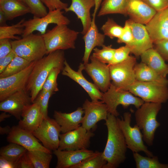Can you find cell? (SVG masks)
I'll use <instances>...</instances> for the list:
<instances>
[{"label":"cell","instance_id":"1","mask_svg":"<svg viewBox=\"0 0 168 168\" xmlns=\"http://www.w3.org/2000/svg\"><path fill=\"white\" fill-rule=\"evenodd\" d=\"M117 117L108 113L105 123L108 131L106 143L102 154L107 162L105 168H117L126 159L127 147L119 126Z\"/></svg>","mask_w":168,"mask_h":168},{"label":"cell","instance_id":"2","mask_svg":"<svg viewBox=\"0 0 168 168\" xmlns=\"http://www.w3.org/2000/svg\"><path fill=\"white\" fill-rule=\"evenodd\" d=\"M63 50H58L44 56L35 61L33 68L29 75L26 90L29 92L33 103L41 90L42 86L49 74L54 68H63L65 61Z\"/></svg>","mask_w":168,"mask_h":168},{"label":"cell","instance_id":"3","mask_svg":"<svg viewBox=\"0 0 168 168\" xmlns=\"http://www.w3.org/2000/svg\"><path fill=\"white\" fill-rule=\"evenodd\" d=\"M161 104L144 102L135 113L136 124L142 131L144 141L149 146L152 145L155 133L160 125L156 118Z\"/></svg>","mask_w":168,"mask_h":168},{"label":"cell","instance_id":"4","mask_svg":"<svg viewBox=\"0 0 168 168\" xmlns=\"http://www.w3.org/2000/svg\"><path fill=\"white\" fill-rule=\"evenodd\" d=\"M67 26L56 25L42 35L46 49L47 55L58 50L75 48V41L79 33Z\"/></svg>","mask_w":168,"mask_h":168},{"label":"cell","instance_id":"5","mask_svg":"<svg viewBox=\"0 0 168 168\" xmlns=\"http://www.w3.org/2000/svg\"><path fill=\"white\" fill-rule=\"evenodd\" d=\"M12 51L16 55L30 62L37 61L47 55L41 35L31 33L22 38L11 41Z\"/></svg>","mask_w":168,"mask_h":168},{"label":"cell","instance_id":"6","mask_svg":"<svg viewBox=\"0 0 168 168\" xmlns=\"http://www.w3.org/2000/svg\"><path fill=\"white\" fill-rule=\"evenodd\" d=\"M101 100L106 105L109 113L116 117L119 115L117 110L118 105L127 108L133 105L137 109L144 103L142 99L129 91L119 89L112 83L108 90L103 93Z\"/></svg>","mask_w":168,"mask_h":168},{"label":"cell","instance_id":"7","mask_svg":"<svg viewBox=\"0 0 168 168\" xmlns=\"http://www.w3.org/2000/svg\"><path fill=\"white\" fill-rule=\"evenodd\" d=\"M118 124L124 136L127 148L134 152H144L147 156H154L144 144L142 134L137 124L131 126V114L125 112L123 117H117Z\"/></svg>","mask_w":168,"mask_h":168},{"label":"cell","instance_id":"8","mask_svg":"<svg viewBox=\"0 0 168 168\" xmlns=\"http://www.w3.org/2000/svg\"><path fill=\"white\" fill-rule=\"evenodd\" d=\"M128 91L144 102L162 104L168 100V86L157 82L136 80Z\"/></svg>","mask_w":168,"mask_h":168},{"label":"cell","instance_id":"9","mask_svg":"<svg viewBox=\"0 0 168 168\" xmlns=\"http://www.w3.org/2000/svg\"><path fill=\"white\" fill-rule=\"evenodd\" d=\"M136 63V57L129 56L122 62L108 64L111 83L119 89L128 91L129 87L136 80L134 68Z\"/></svg>","mask_w":168,"mask_h":168},{"label":"cell","instance_id":"10","mask_svg":"<svg viewBox=\"0 0 168 168\" xmlns=\"http://www.w3.org/2000/svg\"><path fill=\"white\" fill-rule=\"evenodd\" d=\"M62 10L56 9L49 11L45 16L41 17H33L32 19L25 21L23 23L24 30L22 37L28 35L35 31H39L41 35L44 34L49 25H68L70 22L69 19L64 16Z\"/></svg>","mask_w":168,"mask_h":168},{"label":"cell","instance_id":"11","mask_svg":"<svg viewBox=\"0 0 168 168\" xmlns=\"http://www.w3.org/2000/svg\"><path fill=\"white\" fill-rule=\"evenodd\" d=\"M61 132L60 126L56 120L49 117L44 119L32 133L45 148L54 151L58 148Z\"/></svg>","mask_w":168,"mask_h":168},{"label":"cell","instance_id":"12","mask_svg":"<svg viewBox=\"0 0 168 168\" xmlns=\"http://www.w3.org/2000/svg\"><path fill=\"white\" fill-rule=\"evenodd\" d=\"M94 135L92 131L80 126L74 130L60 134L58 149L74 150L87 149L90 145L91 138Z\"/></svg>","mask_w":168,"mask_h":168},{"label":"cell","instance_id":"13","mask_svg":"<svg viewBox=\"0 0 168 168\" xmlns=\"http://www.w3.org/2000/svg\"><path fill=\"white\" fill-rule=\"evenodd\" d=\"M35 61L26 68L15 74L0 78V101L18 91L26 90V86Z\"/></svg>","mask_w":168,"mask_h":168},{"label":"cell","instance_id":"14","mask_svg":"<svg viewBox=\"0 0 168 168\" xmlns=\"http://www.w3.org/2000/svg\"><path fill=\"white\" fill-rule=\"evenodd\" d=\"M84 116L82 126L87 130L94 131L97 124L101 120L105 121L108 114L106 105L102 100L91 101L86 99L82 105Z\"/></svg>","mask_w":168,"mask_h":168},{"label":"cell","instance_id":"15","mask_svg":"<svg viewBox=\"0 0 168 168\" xmlns=\"http://www.w3.org/2000/svg\"><path fill=\"white\" fill-rule=\"evenodd\" d=\"M90 59L91 62L84 64V70L98 89L102 92H105L111 84L109 66L98 61L92 55Z\"/></svg>","mask_w":168,"mask_h":168},{"label":"cell","instance_id":"16","mask_svg":"<svg viewBox=\"0 0 168 168\" xmlns=\"http://www.w3.org/2000/svg\"><path fill=\"white\" fill-rule=\"evenodd\" d=\"M32 103L31 97L26 90L16 92L0 103V110L8 113L20 120L24 109Z\"/></svg>","mask_w":168,"mask_h":168},{"label":"cell","instance_id":"17","mask_svg":"<svg viewBox=\"0 0 168 168\" xmlns=\"http://www.w3.org/2000/svg\"><path fill=\"white\" fill-rule=\"evenodd\" d=\"M83 63H81L77 71L73 70L65 60L62 74L66 76L79 84L87 93L91 100H102L103 92L100 91L94 83L88 81L83 76Z\"/></svg>","mask_w":168,"mask_h":168},{"label":"cell","instance_id":"18","mask_svg":"<svg viewBox=\"0 0 168 168\" xmlns=\"http://www.w3.org/2000/svg\"><path fill=\"white\" fill-rule=\"evenodd\" d=\"M7 140L25 148L28 151L39 150L52 153V151L40 143L31 132L25 130L18 125L12 127L8 134Z\"/></svg>","mask_w":168,"mask_h":168},{"label":"cell","instance_id":"19","mask_svg":"<svg viewBox=\"0 0 168 168\" xmlns=\"http://www.w3.org/2000/svg\"><path fill=\"white\" fill-rule=\"evenodd\" d=\"M132 31L133 44L131 53L136 57L153 47V41L145 25L136 23L129 19L127 20Z\"/></svg>","mask_w":168,"mask_h":168},{"label":"cell","instance_id":"20","mask_svg":"<svg viewBox=\"0 0 168 168\" xmlns=\"http://www.w3.org/2000/svg\"><path fill=\"white\" fill-rule=\"evenodd\" d=\"M95 152L87 149L74 150L57 149L53 151L57 159L56 168H72L86 158L92 155Z\"/></svg>","mask_w":168,"mask_h":168},{"label":"cell","instance_id":"21","mask_svg":"<svg viewBox=\"0 0 168 168\" xmlns=\"http://www.w3.org/2000/svg\"><path fill=\"white\" fill-rule=\"evenodd\" d=\"M145 26L153 42L168 39V7L157 12Z\"/></svg>","mask_w":168,"mask_h":168},{"label":"cell","instance_id":"22","mask_svg":"<svg viewBox=\"0 0 168 168\" xmlns=\"http://www.w3.org/2000/svg\"><path fill=\"white\" fill-rule=\"evenodd\" d=\"M157 12L142 0H129L127 15L134 22L147 25Z\"/></svg>","mask_w":168,"mask_h":168},{"label":"cell","instance_id":"23","mask_svg":"<svg viewBox=\"0 0 168 168\" xmlns=\"http://www.w3.org/2000/svg\"><path fill=\"white\" fill-rule=\"evenodd\" d=\"M72 2L69 7L66 8V12H72L74 13L77 18L82 22L83 29L81 32L85 35L91 25L92 19L91 16L90 10L95 7V0H71Z\"/></svg>","mask_w":168,"mask_h":168},{"label":"cell","instance_id":"24","mask_svg":"<svg viewBox=\"0 0 168 168\" xmlns=\"http://www.w3.org/2000/svg\"><path fill=\"white\" fill-rule=\"evenodd\" d=\"M21 118L18 126L32 133L37 128L44 119L39 105L35 102L33 103L24 109Z\"/></svg>","mask_w":168,"mask_h":168},{"label":"cell","instance_id":"25","mask_svg":"<svg viewBox=\"0 0 168 168\" xmlns=\"http://www.w3.org/2000/svg\"><path fill=\"white\" fill-rule=\"evenodd\" d=\"M84 111L82 107H79L75 111L70 113L55 111L54 117L60 125L61 132L65 133L74 130L80 126Z\"/></svg>","mask_w":168,"mask_h":168},{"label":"cell","instance_id":"26","mask_svg":"<svg viewBox=\"0 0 168 168\" xmlns=\"http://www.w3.org/2000/svg\"><path fill=\"white\" fill-rule=\"evenodd\" d=\"M95 18H92L90 27L83 37L85 44L82 59L84 64L88 63L91 53L94 48L96 46L102 47L104 45L105 35L99 32Z\"/></svg>","mask_w":168,"mask_h":168},{"label":"cell","instance_id":"27","mask_svg":"<svg viewBox=\"0 0 168 168\" xmlns=\"http://www.w3.org/2000/svg\"><path fill=\"white\" fill-rule=\"evenodd\" d=\"M141 62L146 64L160 76L166 77L168 65L153 48H150L140 56Z\"/></svg>","mask_w":168,"mask_h":168},{"label":"cell","instance_id":"28","mask_svg":"<svg viewBox=\"0 0 168 168\" xmlns=\"http://www.w3.org/2000/svg\"><path fill=\"white\" fill-rule=\"evenodd\" d=\"M0 10L7 20L30 13L29 9L19 0H0Z\"/></svg>","mask_w":168,"mask_h":168},{"label":"cell","instance_id":"29","mask_svg":"<svg viewBox=\"0 0 168 168\" xmlns=\"http://www.w3.org/2000/svg\"><path fill=\"white\" fill-rule=\"evenodd\" d=\"M136 80L142 82H155L168 85V80L159 75L144 63H136L134 68Z\"/></svg>","mask_w":168,"mask_h":168},{"label":"cell","instance_id":"30","mask_svg":"<svg viewBox=\"0 0 168 168\" xmlns=\"http://www.w3.org/2000/svg\"><path fill=\"white\" fill-rule=\"evenodd\" d=\"M129 0H103L97 14L100 17L108 14H119L127 15Z\"/></svg>","mask_w":168,"mask_h":168},{"label":"cell","instance_id":"31","mask_svg":"<svg viewBox=\"0 0 168 168\" xmlns=\"http://www.w3.org/2000/svg\"><path fill=\"white\" fill-rule=\"evenodd\" d=\"M133 156L137 168H168V164L160 163L156 156H144L134 152Z\"/></svg>","mask_w":168,"mask_h":168},{"label":"cell","instance_id":"32","mask_svg":"<svg viewBox=\"0 0 168 168\" xmlns=\"http://www.w3.org/2000/svg\"><path fill=\"white\" fill-rule=\"evenodd\" d=\"M27 150L24 147L14 143H11L1 148L0 156L15 162H18Z\"/></svg>","mask_w":168,"mask_h":168},{"label":"cell","instance_id":"33","mask_svg":"<svg viewBox=\"0 0 168 168\" xmlns=\"http://www.w3.org/2000/svg\"><path fill=\"white\" fill-rule=\"evenodd\" d=\"M31 62L16 55L6 68L0 73V78L7 77L18 73L28 67Z\"/></svg>","mask_w":168,"mask_h":168},{"label":"cell","instance_id":"34","mask_svg":"<svg viewBox=\"0 0 168 168\" xmlns=\"http://www.w3.org/2000/svg\"><path fill=\"white\" fill-rule=\"evenodd\" d=\"M106 164L102 152L96 151L92 155L82 160L72 168H105Z\"/></svg>","mask_w":168,"mask_h":168},{"label":"cell","instance_id":"35","mask_svg":"<svg viewBox=\"0 0 168 168\" xmlns=\"http://www.w3.org/2000/svg\"><path fill=\"white\" fill-rule=\"evenodd\" d=\"M34 168H49L52 158V153L43 151H27Z\"/></svg>","mask_w":168,"mask_h":168},{"label":"cell","instance_id":"36","mask_svg":"<svg viewBox=\"0 0 168 168\" xmlns=\"http://www.w3.org/2000/svg\"><path fill=\"white\" fill-rule=\"evenodd\" d=\"M24 19L21 20L17 23L11 26L7 25L0 26V39H20L19 37L16 35H22L24 30L23 23Z\"/></svg>","mask_w":168,"mask_h":168},{"label":"cell","instance_id":"37","mask_svg":"<svg viewBox=\"0 0 168 168\" xmlns=\"http://www.w3.org/2000/svg\"><path fill=\"white\" fill-rule=\"evenodd\" d=\"M101 49L96 47L93 49L92 56L95 59L102 63L110 64L113 58L115 49L111 45H103Z\"/></svg>","mask_w":168,"mask_h":168},{"label":"cell","instance_id":"38","mask_svg":"<svg viewBox=\"0 0 168 168\" xmlns=\"http://www.w3.org/2000/svg\"><path fill=\"white\" fill-rule=\"evenodd\" d=\"M101 30L105 36L113 39L120 37L122 33L123 27L118 24L113 19L108 18L102 26Z\"/></svg>","mask_w":168,"mask_h":168},{"label":"cell","instance_id":"39","mask_svg":"<svg viewBox=\"0 0 168 168\" xmlns=\"http://www.w3.org/2000/svg\"><path fill=\"white\" fill-rule=\"evenodd\" d=\"M63 68L60 67L53 68L47 77L40 92H45L52 91L55 93L59 90L58 87L57 78Z\"/></svg>","mask_w":168,"mask_h":168},{"label":"cell","instance_id":"40","mask_svg":"<svg viewBox=\"0 0 168 168\" xmlns=\"http://www.w3.org/2000/svg\"><path fill=\"white\" fill-rule=\"evenodd\" d=\"M30 11L33 17H41L48 13L46 6L41 0H20Z\"/></svg>","mask_w":168,"mask_h":168},{"label":"cell","instance_id":"41","mask_svg":"<svg viewBox=\"0 0 168 168\" xmlns=\"http://www.w3.org/2000/svg\"><path fill=\"white\" fill-rule=\"evenodd\" d=\"M54 93L52 91L40 92L33 102L36 103L39 105L44 119L49 117L48 115L49 100L52 95Z\"/></svg>","mask_w":168,"mask_h":168},{"label":"cell","instance_id":"42","mask_svg":"<svg viewBox=\"0 0 168 168\" xmlns=\"http://www.w3.org/2000/svg\"><path fill=\"white\" fill-rule=\"evenodd\" d=\"M117 42L119 44L124 43L125 44L130 46L132 50L133 49V37L132 30L127 20L125 23L121 35L117 39Z\"/></svg>","mask_w":168,"mask_h":168},{"label":"cell","instance_id":"43","mask_svg":"<svg viewBox=\"0 0 168 168\" xmlns=\"http://www.w3.org/2000/svg\"><path fill=\"white\" fill-rule=\"evenodd\" d=\"M131 48L128 45H126L115 49L113 59L110 64L119 63L126 60L131 53Z\"/></svg>","mask_w":168,"mask_h":168},{"label":"cell","instance_id":"44","mask_svg":"<svg viewBox=\"0 0 168 168\" xmlns=\"http://www.w3.org/2000/svg\"><path fill=\"white\" fill-rule=\"evenodd\" d=\"M165 61L168 62V39H161L153 42V47Z\"/></svg>","mask_w":168,"mask_h":168},{"label":"cell","instance_id":"45","mask_svg":"<svg viewBox=\"0 0 168 168\" xmlns=\"http://www.w3.org/2000/svg\"><path fill=\"white\" fill-rule=\"evenodd\" d=\"M48 8L49 11L56 9L65 10L68 7L67 3L63 2L61 0H41Z\"/></svg>","mask_w":168,"mask_h":168},{"label":"cell","instance_id":"46","mask_svg":"<svg viewBox=\"0 0 168 168\" xmlns=\"http://www.w3.org/2000/svg\"><path fill=\"white\" fill-rule=\"evenodd\" d=\"M157 12L168 7V0H142Z\"/></svg>","mask_w":168,"mask_h":168},{"label":"cell","instance_id":"47","mask_svg":"<svg viewBox=\"0 0 168 168\" xmlns=\"http://www.w3.org/2000/svg\"><path fill=\"white\" fill-rule=\"evenodd\" d=\"M12 51V46L10 39H0V58L7 55Z\"/></svg>","mask_w":168,"mask_h":168},{"label":"cell","instance_id":"48","mask_svg":"<svg viewBox=\"0 0 168 168\" xmlns=\"http://www.w3.org/2000/svg\"><path fill=\"white\" fill-rule=\"evenodd\" d=\"M16 55L12 51L7 55L0 58V73L6 68Z\"/></svg>","mask_w":168,"mask_h":168},{"label":"cell","instance_id":"49","mask_svg":"<svg viewBox=\"0 0 168 168\" xmlns=\"http://www.w3.org/2000/svg\"><path fill=\"white\" fill-rule=\"evenodd\" d=\"M27 151L23 155L19 160L18 168H34L29 156Z\"/></svg>","mask_w":168,"mask_h":168},{"label":"cell","instance_id":"50","mask_svg":"<svg viewBox=\"0 0 168 168\" xmlns=\"http://www.w3.org/2000/svg\"><path fill=\"white\" fill-rule=\"evenodd\" d=\"M18 161L14 162L0 156V168H18Z\"/></svg>","mask_w":168,"mask_h":168},{"label":"cell","instance_id":"51","mask_svg":"<svg viewBox=\"0 0 168 168\" xmlns=\"http://www.w3.org/2000/svg\"><path fill=\"white\" fill-rule=\"evenodd\" d=\"M95 5L94 12L92 14V18H95L97 12L103 0H95Z\"/></svg>","mask_w":168,"mask_h":168},{"label":"cell","instance_id":"52","mask_svg":"<svg viewBox=\"0 0 168 168\" xmlns=\"http://www.w3.org/2000/svg\"><path fill=\"white\" fill-rule=\"evenodd\" d=\"M12 128L9 126H7L4 127H0V133L1 135L5 134H8L11 130Z\"/></svg>","mask_w":168,"mask_h":168},{"label":"cell","instance_id":"53","mask_svg":"<svg viewBox=\"0 0 168 168\" xmlns=\"http://www.w3.org/2000/svg\"><path fill=\"white\" fill-rule=\"evenodd\" d=\"M7 20L4 13L0 10V26H5L6 25V21Z\"/></svg>","mask_w":168,"mask_h":168},{"label":"cell","instance_id":"54","mask_svg":"<svg viewBox=\"0 0 168 168\" xmlns=\"http://www.w3.org/2000/svg\"><path fill=\"white\" fill-rule=\"evenodd\" d=\"M7 112H3L0 115V122H1L4 120L5 119L10 117L12 115L10 114H7Z\"/></svg>","mask_w":168,"mask_h":168},{"label":"cell","instance_id":"55","mask_svg":"<svg viewBox=\"0 0 168 168\" xmlns=\"http://www.w3.org/2000/svg\"></svg>","mask_w":168,"mask_h":168}]
</instances>
